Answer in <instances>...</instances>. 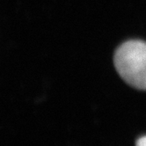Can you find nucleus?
Here are the masks:
<instances>
[{
	"mask_svg": "<svg viewBox=\"0 0 146 146\" xmlns=\"http://www.w3.org/2000/svg\"><path fill=\"white\" fill-rule=\"evenodd\" d=\"M113 61L125 82L137 89L146 90V42L126 41L117 48Z\"/></svg>",
	"mask_w": 146,
	"mask_h": 146,
	"instance_id": "1",
	"label": "nucleus"
},
{
	"mask_svg": "<svg viewBox=\"0 0 146 146\" xmlns=\"http://www.w3.org/2000/svg\"><path fill=\"white\" fill-rule=\"evenodd\" d=\"M137 146H146V137L139 138L137 142Z\"/></svg>",
	"mask_w": 146,
	"mask_h": 146,
	"instance_id": "2",
	"label": "nucleus"
}]
</instances>
